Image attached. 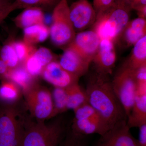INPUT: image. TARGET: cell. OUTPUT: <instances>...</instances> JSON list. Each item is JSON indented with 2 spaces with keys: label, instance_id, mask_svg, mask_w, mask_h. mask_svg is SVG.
I'll return each mask as SVG.
<instances>
[{
  "label": "cell",
  "instance_id": "30",
  "mask_svg": "<svg viewBox=\"0 0 146 146\" xmlns=\"http://www.w3.org/2000/svg\"><path fill=\"white\" fill-rule=\"evenodd\" d=\"M115 0H94L93 7L97 14L110 6Z\"/></svg>",
  "mask_w": 146,
  "mask_h": 146
},
{
  "label": "cell",
  "instance_id": "9",
  "mask_svg": "<svg viewBox=\"0 0 146 146\" xmlns=\"http://www.w3.org/2000/svg\"><path fill=\"white\" fill-rule=\"evenodd\" d=\"M69 11L76 32L84 31L93 26L96 19V10L88 0H77L69 6Z\"/></svg>",
  "mask_w": 146,
  "mask_h": 146
},
{
  "label": "cell",
  "instance_id": "4",
  "mask_svg": "<svg viewBox=\"0 0 146 146\" xmlns=\"http://www.w3.org/2000/svg\"><path fill=\"white\" fill-rule=\"evenodd\" d=\"M16 105L0 103V146H21L26 115Z\"/></svg>",
  "mask_w": 146,
  "mask_h": 146
},
{
  "label": "cell",
  "instance_id": "34",
  "mask_svg": "<svg viewBox=\"0 0 146 146\" xmlns=\"http://www.w3.org/2000/svg\"><path fill=\"white\" fill-rule=\"evenodd\" d=\"M125 1L130 5L131 7V5L133 4V3H135L136 1H137V0H125Z\"/></svg>",
  "mask_w": 146,
  "mask_h": 146
},
{
  "label": "cell",
  "instance_id": "31",
  "mask_svg": "<svg viewBox=\"0 0 146 146\" xmlns=\"http://www.w3.org/2000/svg\"><path fill=\"white\" fill-rule=\"evenodd\" d=\"M139 129V138L138 140L140 146H146V123L138 127Z\"/></svg>",
  "mask_w": 146,
  "mask_h": 146
},
{
  "label": "cell",
  "instance_id": "19",
  "mask_svg": "<svg viewBox=\"0 0 146 146\" xmlns=\"http://www.w3.org/2000/svg\"><path fill=\"white\" fill-rule=\"evenodd\" d=\"M0 84V103L7 105H16L21 99L23 92L13 82L6 80Z\"/></svg>",
  "mask_w": 146,
  "mask_h": 146
},
{
  "label": "cell",
  "instance_id": "29",
  "mask_svg": "<svg viewBox=\"0 0 146 146\" xmlns=\"http://www.w3.org/2000/svg\"><path fill=\"white\" fill-rule=\"evenodd\" d=\"M18 9L15 1L12 2L10 0H0V24L11 12Z\"/></svg>",
  "mask_w": 146,
  "mask_h": 146
},
{
  "label": "cell",
  "instance_id": "14",
  "mask_svg": "<svg viewBox=\"0 0 146 146\" xmlns=\"http://www.w3.org/2000/svg\"><path fill=\"white\" fill-rule=\"evenodd\" d=\"M70 129L73 133L82 136L98 134L100 136L110 129L101 120L93 119H74Z\"/></svg>",
  "mask_w": 146,
  "mask_h": 146
},
{
  "label": "cell",
  "instance_id": "15",
  "mask_svg": "<svg viewBox=\"0 0 146 146\" xmlns=\"http://www.w3.org/2000/svg\"><path fill=\"white\" fill-rule=\"evenodd\" d=\"M126 121L130 129L138 128L146 123V91H136L135 100Z\"/></svg>",
  "mask_w": 146,
  "mask_h": 146
},
{
  "label": "cell",
  "instance_id": "24",
  "mask_svg": "<svg viewBox=\"0 0 146 146\" xmlns=\"http://www.w3.org/2000/svg\"><path fill=\"white\" fill-rule=\"evenodd\" d=\"M0 58L10 69L16 68L21 64L12 42L5 44L0 49Z\"/></svg>",
  "mask_w": 146,
  "mask_h": 146
},
{
  "label": "cell",
  "instance_id": "5",
  "mask_svg": "<svg viewBox=\"0 0 146 146\" xmlns=\"http://www.w3.org/2000/svg\"><path fill=\"white\" fill-rule=\"evenodd\" d=\"M69 6L68 0H60L53 9L49 36L57 46H68L76 33L70 18Z\"/></svg>",
  "mask_w": 146,
  "mask_h": 146
},
{
  "label": "cell",
  "instance_id": "25",
  "mask_svg": "<svg viewBox=\"0 0 146 146\" xmlns=\"http://www.w3.org/2000/svg\"><path fill=\"white\" fill-rule=\"evenodd\" d=\"M60 0H15L18 9L38 7L43 9L54 8Z\"/></svg>",
  "mask_w": 146,
  "mask_h": 146
},
{
  "label": "cell",
  "instance_id": "2",
  "mask_svg": "<svg viewBox=\"0 0 146 146\" xmlns=\"http://www.w3.org/2000/svg\"><path fill=\"white\" fill-rule=\"evenodd\" d=\"M125 0H115L109 7L97 14L93 29L100 39H107L115 42L129 21L131 11Z\"/></svg>",
  "mask_w": 146,
  "mask_h": 146
},
{
  "label": "cell",
  "instance_id": "32",
  "mask_svg": "<svg viewBox=\"0 0 146 146\" xmlns=\"http://www.w3.org/2000/svg\"><path fill=\"white\" fill-rule=\"evenodd\" d=\"M10 69L7 64L0 58V80H6Z\"/></svg>",
  "mask_w": 146,
  "mask_h": 146
},
{
  "label": "cell",
  "instance_id": "8",
  "mask_svg": "<svg viewBox=\"0 0 146 146\" xmlns=\"http://www.w3.org/2000/svg\"><path fill=\"white\" fill-rule=\"evenodd\" d=\"M126 121L118 123L100 136L95 146H140L138 140L131 133Z\"/></svg>",
  "mask_w": 146,
  "mask_h": 146
},
{
  "label": "cell",
  "instance_id": "1",
  "mask_svg": "<svg viewBox=\"0 0 146 146\" xmlns=\"http://www.w3.org/2000/svg\"><path fill=\"white\" fill-rule=\"evenodd\" d=\"M85 90L87 103L110 129L118 123L127 120L125 112L114 92L108 76L95 72L89 77Z\"/></svg>",
  "mask_w": 146,
  "mask_h": 146
},
{
  "label": "cell",
  "instance_id": "26",
  "mask_svg": "<svg viewBox=\"0 0 146 146\" xmlns=\"http://www.w3.org/2000/svg\"><path fill=\"white\" fill-rule=\"evenodd\" d=\"M73 111L74 113V119H96L101 120L104 123L98 114L88 103L82 105Z\"/></svg>",
  "mask_w": 146,
  "mask_h": 146
},
{
  "label": "cell",
  "instance_id": "20",
  "mask_svg": "<svg viewBox=\"0 0 146 146\" xmlns=\"http://www.w3.org/2000/svg\"><path fill=\"white\" fill-rule=\"evenodd\" d=\"M125 63L135 71L146 66V35L133 45L131 54Z\"/></svg>",
  "mask_w": 146,
  "mask_h": 146
},
{
  "label": "cell",
  "instance_id": "35",
  "mask_svg": "<svg viewBox=\"0 0 146 146\" xmlns=\"http://www.w3.org/2000/svg\"><path fill=\"white\" fill-rule=\"evenodd\" d=\"M0 49H1V48H0Z\"/></svg>",
  "mask_w": 146,
  "mask_h": 146
},
{
  "label": "cell",
  "instance_id": "13",
  "mask_svg": "<svg viewBox=\"0 0 146 146\" xmlns=\"http://www.w3.org/2000/svg\"><path fill=\"white\" fill-rule=\"evenodd\" d=\"M58 62L65 70L79 78L87 72L91 65L77 52L68 47L60 56Z\"/></svg>",
  "mask_w": 146,
  "mask_h": 146
},
{
  "label": "cell",
  "instance_id": "22",
  "mask_svg": "<svg viewBox=\"0 0 146 146\" xmlns=\"http://www.w3.org/2000/svg\"><path fill=\"white\" fill-rule=\"evenodd\" d=\"M68 99V110L76 109L87 103L85 90L77 82L65 89Z\"/></svg>",
  "mask_w": 146,
  "mask_h": 146
},
{
  "label": "cell",
  "instance_id": "12",
  "mask_svg": "<svg viewBox=\"0 0 146 146\" xmlns=\"http://www.w3.org/2000/svg\"><path fill=\"white\" fill-rule=\"evenodd\" d=\"M42 78L54 87L66 89L78 82L79 78L63 69L58 61L54 60L45 67L41 74Z\"/></svg>",
  "mask_w": 146,
  "mask_h": 146
},
{
  "label": "cell",
  "instance_id": "23",
  "mask_svg": "<svg viewBox=\"0 0 146 146\" xmlns=\"http://www.w3.org/2000/svg\"><path fill=\"white\" fill-rule=\"evenodd\" d=\"M51 92L53 105V117L68 110V99L65 89L54 87Z\"/></svg>",
  "mask_w": 146,
  "mask_h": 146
},
{
  "label": "cell",
  "instance_id": "33",
  "mask_svg": "<svg viewBox=\"0 0 146 146\" xmlns=\"http://www.w3.org/2000/svg\"><path fill=\"white\" fill-rule=\"evenodd\" d=\"M136 10L137 11L138 17L146 19V6L140 7L136 9Z\"/></svg>",
  "mask_w": 146,
  "mask_h": 146
},
{
  "label": "cell",
  "instance_id": "27",
  "mask_svg": "<svg viewBox=\"0 0 146 146\" xmlns=\"http://www.w3.org/2000/svg\"><path fill=\"white\" fill-rule=\"evenodd\" d=\"M13 42L16 54L21 64H23L27 58L34 52V46L23 41Z\"/></svg>",
  "mask_w": 146,
  "mask_h": 146
},
{
  "label": "cell",
  "instance_id": "3",
  "mask_svg": "<svg viewBox=\"0 0 146 146\" xmlns=\"http://www.w3.org/2000/svg\"><path fill=\"white\" fill-rule=\"evenodd\" d=\"M64 132L62 117L46 123L33 121L26 116L21 146H58L64 137Z\"/></svg>",
  "mask_w": 146,
  "mask_h": 146
},
{
  "label": "cell",
  "instance_id": "16",
  "mask_svg": "<svg viewBox=\"0 0 146 146\" xmlns=\"http://www.w3.org/2000/svg\"><path fill=\"white\" fill-rule=\"evenodd\" d=\"M146 35V21L138 18L129 21L119 37L127 46H133L139 39Z\"/></svg>",
  "mask_w": 146,
  "mask_h": 146
},
{
  "label": "cell",
  "instance_id": "18",
  "mask_svg": "<svg viewBox=\"0 0 146 146\" xmlns=\"http://www.w3.org/2000/svg\"><path fill=\"white\" fill-rule=\"evenodd\" d=\"M36 78L32 76L23 64L9 70L7 79L13 82L22 90L23 94L36 83Z\"/></svg>",
  "mask_w": 146,
  "mask_h": 146
},
{
  "label": "cell",
  "instance_id": "28",
  "mask_svg": "<svg viewBox=\"0 0 146 146\" xmlns=\"http://www.w3.org/2000/svg\"><path fill=\"white\" fill-rule=\"evenodd\" d=\"M85 136L76 134L70 129L58 146H87Z\"/></svg>",
  "mask_w": 146,
  "mask_h": 146
},
{
  "label": "cell",
  "instance_id": "11",
  "mask_svg": "<svg viewBox=\"0 0 146 146\" xmlns=\"http://www.w3.org/2000/svg\"><path fill=\"white\" fill-rule=\"evenodd\" d=\"M116 59L114 42L109 39H101L98 49L92 62L95 72L109 76L113 71Z\"/></svg>",
  "mask_w": 146,
  "mask_h": 146
},
{
  "label": "cell",
  "instance_id": "17",
  "mask_svg": "<svg viewBox=\"0 0 146 146\" xmlns=\"http://www.w3.org/2000/svg\"><path fill=\"white\" fill-rule=\"evenodd\" d=\"M24 9L14 19L16 26L24 29L34 25L44 23V15L42 8L33 7Z\"/></svg>",
  "mask_w": 146,
  "mask_h": 146
},
{
  "label": "cell",
  "instance_id": "21",
  "mask_svg": "<svg viewBox=\"0 0 146 146\" xmlns=\"http://www.w3.org/2000/svg\"><path fill=\"white\" fill-rule=\"evenodd\" d=\"M23 32V41L32 46L44 42L50 35L49 28L44 23L26 28Z\"/></svg>",
  "mask_w": 146,
  "mask_h": 146
},
{
  "label": "cell",
  "instance_id": "10",
  "mask_svg": "<svg viewBox=\"0 0 146 146\" xmlns=\"http://www.w3.org/2000/svg\"><path fill=\"white\" fill-rule=\"evenodd\" d=\"M101 39L92 30L76 33L74 38L68 46L77 52L89 63H92L98 51Z\"/></svg>",
  "mask_w": 146,
  "mask_h": 146
},
{
  "label": "cell",
  "instance_id": "6",
  "mask_svg": "<svg viewBox=\"0 0 146 146\" xmlns=\"http://www.w3.org/2000/svg\"><path fill=\"white\" fill-rule=\"evenodd\" d=\"M111 82L114 92L122 106L127 118L136 97V71L129 67L125 62L116 72Z\"/></svg>",
  "mask_w": 146,
  "mask_h": 146
},
{
  "label": "cell",
  "instance_id": "7",
  "mask_svg": "<svg viewBox=\"0 0 146 146\" xmlns=\"http://www.w3.org/2000/svg\"><path fill=\"white\" fill-rule=\"evenodd\" d=\"M27 108L36 121H45L53 118L51 92L37 83L23 94Z\"/></svg>",
  "mask_w": 146,
  "mask_h": 146
}]
</instances>
